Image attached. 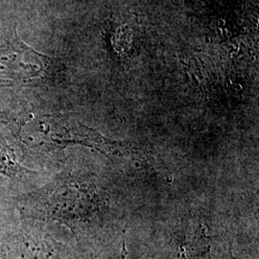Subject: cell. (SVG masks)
<instances>
[{"label":"cell","mask_w":259,"mask_h":259,"mask_svg":"<svg viewBox=\"0 0 259 259\" xmlns=\"http://www.w3.org/2000/svg\"><path fill=\"white\" fill-rule=\"evenodd\" d=\"M22 171V167L15 160L14 151L10 148L5 139L0 137V174L14 176Z\"/></svg>","instance_id":"6da1fadb"}]
</instances>
